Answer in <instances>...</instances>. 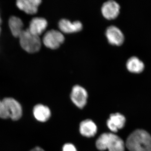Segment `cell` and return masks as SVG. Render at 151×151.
<instances>
[{"instance_id":"5","label":"cell","mask_w":151,"mask_h":151,"mask_svg":"<svg viewBox=\"0 0 151 151\" xmlns=\"http://www.w3.org/2000/svg\"><path fill=\"white\" fill-rule=\"evenodd\" d=\"M65 37L60 31L51 29L45 34L42 42L47 48L54 50L58 48L63 43Z\"/></svg>"},{"instance_id":"13","label":"cell","mask_w":151,"mask_h":151,"mask_svg":"<svg viewBox=\"0 0 151 151\" xmlns=\"http://www.w3.org/2000/svg\"><path fill=\"white\" fill-rule=\"evenodd\" d=\"M97 128L96 124L89 119L81 122L79 127V131L82 136L86 137H94L97 134Z\"/></svg>"},{"instance_id":"21","label":"cell","mask_w":151,"mask_h":151,"mask_svg":"<svg viewBox=\"0 0 151 151\" xmlns=\"http://www.w3.org/2000/svg\"><path fill=\"white\" fill-rule=\"evenodd\" d=\"M1 101L0 100V105H1Z\"/></svg>"},{"instance_id":"4","label":"cell","mask_w":151,"mask_h":151,"mask_svg":"<svg viewBox=\"0 0 151 151\" xmlns=\"http://www.w3.org/2000/svg\"><path fill=\"white\" fill-rule=\"evenodd\" d=\"M19 39L22 48L28 53H36L40 50L42 42L40 37L32 34L28 29L24 30Z\"/></svg>"},{"instance_id":"8","label":"cell","mask_w":151,"mask_h":151,"mask_svg":"<svg viewBox=\"0 0 151 151\" xmlns=\"http://www.w3.org/2000/svg\"><path fill=\"white\" fill-rule=\"evenodd\" d=\"M105 35L108 42L112 45L120 46L124 41V36L119 28L111 26L107 28Z\"/></svg>"},{"instance_id":"3","label":"cell","mask_w":151,"mask_h":151,"mask_svg":"<svg viewBox=\"0 0 151 151\" xmlns=\"http://www.w3.org/2000/svg\"><path fill=\"white\" fill-rule=\"evenodd\" d=\"M22 115V109L19 103L12 97L4 98L0 105V118L17 121Z\"/></svg>"},{"instance_id":"1","label":"cell","mask_w":151,"mask_h":151,"mask_svg":"<svg viewBox=\"0 0 151 151\" xmlns=\"http://www.w3.org/2000/svg\"><path fill=\"white\" fill-rule=\"evenodd\" d=\"M126 145L130 151H151V137L145 130H135L127 138Z\"/></svg>"},{"instance_id":"7","label":"cell","mask_w":151,"mask_h":151,"mask_svg":"<svg viewBox=\"0 0 151 151\" xmlns=\"http://www.w3.org/2000/svg\"><path fill=\"white\" fill-rule=\"evenodd\" d=\"M120 6L114 1H107L103 4L101 8V12L104 17L108 20L114 19L120 13Z\"/></svg>"},{"instance_id":"18","label":"cell","mask_w":151,"mask_h":151,"mask_svg":"<svg viewBox=\"0 0 151 151\" xmlns=\"http://www.w3.org/2000/svg\"><path fill=\"white\" fill-rule=\"evenodd\" d=\"M30 151H45L40 147H37L34 148Z\"/></svg>"},{"instance_id":"11","label":"cell","mask_w":151,"mask_h":151,"mask_svg":"<svg viewBox=\"0 0 151 151\" xmlns=\"http://www.w3.org/2000/svg\"><path fill=\"white\" fill-rule=\"evenodd\" d=\"M47 25V21L45 19L37 17L30 22L28 29L32 34L40 37L46 30Z\"/></svg>"},{"instance_id":"9","label":"cell","mask_w":151,"mask_h":151,"mask_svg":"<svg viewBox=\"0 0 151 151\" xmlns=\"http://www.w3.org/2000/svg\"><path fill=\"white\" fill-rule=\"evenodd\" d=\"M41 3V0H18L16 5L19 9L26 14L33 15L37 12Z\"/></svg>"},{"instance_id":"19","label":"cell","mask_w":151,"mask_h":151,"mask_svg":"<svg viewBox=\"0 0 151 151\" xmlns=\"http://www.w3.org/2000/svg\"><path fill=\"white\" fill-rule=\"evenodd\" d=\"M1 23H2V19H1V15H0V24L1 25Z\"/></svg>"},{"instance_id":"17","label":"cell","mask_w":151,"mask_h":151,"mask_svg":"<svg viewBox=\"0 0 151 151\" xmlns=\"http://www.w3.org/2000/svg\"><path fill=\"white\" fill-rule=\"evenodd\" d=\"M63 151H77L75 146L70 143L65 144L63 147Z\"/></svg>"},{"instance_id":"2","label":"cell","mask_w":151,"mask_h":151,"mask_svg":"<svg viewBox=\"0 0 151 151\" xmlns=\"http://www.w3.org/2000/svg\"><path fill=\"white\" fill-rule=\"evenodd\" d=\"M96 147L100 151H124L125 144L120 137L114 134L105 133L100 135L96 142Z\"/></svg>"},{"instance_id":"6","label":"cell","mask_w":151,"mask_h":151,"mask_svg":"<svg viewBox=\"0 0 151 151\" xmlns=\"http://www.w3.org/2000/svg\"><path fill=\"white\" fill-rule=\"evenodd\" d=\"M70 98L73 103L78 108H84L87 103L88 93L84 87L76 85L73 87L70 94Z\"/></svg>"},{"instance_id":"10","label":"cell","mask_w":151,"mask_h":151,"mask_svg":"<svg viewBox=\"0 0 151 151\" xmlns=\"http://www.w3.org/2000/svg\"><path fill=\"white\" fill-rule=\"evenodd\" d=\"M58 27L63 34H70L81 31L83 25L78 21L72 22L67 19H63L58 22Z\"/></svg>"},{"instance_id":"15","label":"cell","mask_w":151,"mask_h":151,"mask_svg":"<svg viewBox=\"0 0 151 151\" xmlns=\"http://www.w3.org/2000/svg\"><path fill=\"white\" fill-rule=\"evenodd\" d=\"M8 24L11 33L15 37L19 38L24 31V24L21 19L18 17H11L9 19Z\"/></svg>"},{"instance_id":"20","label":"cell","mask_w":151,"mask_h":151,"mask_svg":"<svg viewBox=\"0 0 151 151\" xmlns=\"http://www.w3.org/2000/svg\"><path fill=\"white\" fill-rule=\"evenodd\" d=\"M1 25L0 24V35L1 34Z\"/></svg>"},{"instance_id":"16","label":"cell","mask_w":151,"mask_h":151,"mask_svg":"<svg viewBox=\"0 0 151 151\" xmlns=\"http://www.w3.org/2000/svg\"><path fill=\"white\" fill-rule=\"evenodd\" d=\"M127 68L129 71L133 73H139L145 69V65L142 61L137 57L130 58L127 60Z\"/></svg>"},{"instance_id":"12","label":"cell","mask_w":151,"mask_h":151,"mask_svg":"<svg viewBox=\"0 0 151 151\" xmlns=\"http://www.w3.org/2000/svg\"><path fill=\"white\" fill-rule=\"evenodd\" d=\"M126 119L123 115L119 113L111 114L107 121V126L109 129L113 132H118L125 126Z\"/></svg>"},{"instance_id":"14","label":"cell","mask_w":151,"mask_h":151,"mask_svg":"<svg viewBox=\"0 0 151 151\" xmlns=\"http://www.w3.org/2000/svg\"><path fill=\"white\" fill-rule=\"evenodd\" d=\"M33 115L35 118L39 122H46L51 116V112L47 106L38 104L33 108Z\"/></svg>"}]
</instances>
